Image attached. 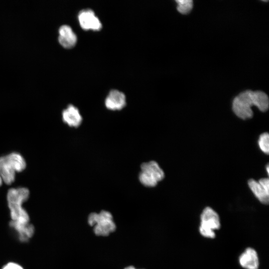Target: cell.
<instances>
[{
  "mask_svg": "<svg viewBox=\"0 0 269 269\" xmlns=\"http://www.w3.org/2000/svg\"><path fill=\"white\" fill-rule=\"evenodd\" d=\"M10 211L11 221L18 223H29L30 217L27 211L22 206V204L7 203Z\"/></svg>",
  "mask_w": 269,
  "mask_h": 269,
  "instance_id": "cell-14",
  "label": "cell"
},
{
  "mask_svg": "<svg viewBox=\"0 0 269 269\" xmlns=\"http://www.w3.org/2000/svg\"><path fill=\"white\" fill-rule=\"evenodd\" d=\"M139 180L146 187H154L164 177L163 170L155 161L151 160L141 164Z\"/></svg>",
  "mask_w": 269,
  "mask_h": 269,
  "instance_id": "cell-4",
  "label": "cell"
},
{
  "mask_svg": "<svg viewBox=\"0 0 269 269\" xmlns=\"http://www.w3.org/2000/svg\"><path fill=\"white\" fill-rule=\"evenodd\" d=\"M221 227V221L218 214L210 207H205L200 215L199 231L205 238L213 239L215 237V231Z\"/></svg>",
  "mask_w": 269,
  "mask_h": 269,
  "instance_id": "cell-3",
  "label": "cell"
},
{
  "mask_svg": "<svg viewBox=\"0 0 269 269\" xmlns=\"http://www.w3.org/2000/svg\"><path fill=\"white\" fill-rule=\"evenodd\" d=\"M258 144L262 151L268 154L269 152V135L268 133H264L260 135Z\"/></svg>",
  "mask_w": 269,
  "mask_h": 269,
  "instance_id": "cell-17",
  "label": "cell"
},
{
  "mask_svg": "<svg viewBox=\"0 0 269 269\" xmlns=\"http://www.w3.org/2000/svg\"><path fill=\"white\" fill-rule=\"evenodd\" d=\"M1 269H24V268L17 263L9 262L4 265Z\"/></svg>",
  "mask_w": 269,
  "mask_h": 269,
  "instance_id": "cell-18",
  "label": "cell"
},
{
  "mask_svg": "<svg viewBox=\"0 0 269 269\" xmlns=\"http://www.w3.org/2000/svg\"><path fill=\"white\" fill-rule=\"evenodd\" d=\"M87 222L92 227L94 234L98 236H108L117 229L113 215L106 210L91 213L88 216Z\"/></svg>",
  "mask_w": 269,
  "mask_h": 269,
  "instance_id": "cell-2",
  "label": "cell"
},
{
  "mask_svg": "<svg viewBox=\"0 0 269 269\" xmlns=\"http://www.w3.org/2000/svg\"><path fill=\"white\" fill-rule=\"evenodd\" d=\"M58 33V42L64 48H71L76 44L77 35L69 25L65 24L61 26Z\"/></svg>",
  "mask_w": 269,
  "mask_h": 269,
  "instance_id": "cell-9",
  "label": "cell"
},
{
  "mask_svg": "<svg viewBox=\"0 0 269 269\" xmlns=\"http://www.w3.org/2000/svg\"><path fill=\"white\" fill-rule=\"evenodd\" d=\"M266 169H267V172L268 173V174H269V164H268L266 166Z\"/></svg>",
  "mask_w": 269,
  "mask_h": 269,
  "instance_id": "cell-20",
  "label": "cell"
},
{
  "mask_svg": "<svg viewBox=\"0 0 269 269\" xmlns=\"http://www.w3.org/2000/svg\"><path fill=\"white\" fill-rule=\"evenodd\" d=\"M78 19L81 27L85 30L98 31L102 28L101 21L90 9L81 10L78 13Z\"/></svg>",
  "mask_w": 269,
  "mask_h": 269,
  "instance_id": "cell-6",
  "label": "cell"
},
{
  "mask_svg": "<svg viewBox=\"0 0 269 269\" xmlns=\"http://www.w3.org/2000/svg\"><path fill=\"white\" fill-rule=\"evenodd\" d=\"M62 115L63 122L70 127L77 128L82 123V118L79 110L72 105L64 110Z\"/></svg>",
  "mask_w": 269,
  "mask_h": 269,
  "instance_id": "cell-11",
  "label": "cell"
},
{
  "mask_svg": "<svg viewBox=\"0 0 269 269\" xmlns=\"http://www.w3.org/2000/svg\"><path fill=\"white\" fill-rule=\"evenodd\" d=\"M124 269H136L135 267L133 266H129L125 267Z\"/></svg>",
  "mask_w": 269,
  "mask_h": 269,
  "instance_id": "cell-19",
  "label": "cell"
},
{
  "mask_svg": "<svg viewBox=\"0 0 269 269\" xmlns=\"http://www.w3.org/2000/svg\"><path fill=\"white\" fill-rule=\"evenodd\" d=\"M29 191L25 187L10 188L7 193V203L22 204L29 198Z\"/></svg>",
  "mask_w": 269,
  "mask_h": 269,
  "instance_id": "cell-13",
  "label": "cell"
},
{
  "mask_svg": "<svg viewBox=\"0 0 269 269\" xmlns=\"http://www.w3.org/2000/svg\"><path fill=\"white\" fill-rule=\"evenodd\" d=\"M105 106L111 110H120L126 104L125 95L118 90H111L105 100Z\"/></svg>",
  "mask_w": 269,
  "mask_h": 269,
  "instance_id": "cell-10",
  "label": "cell"
},
{
  "mask_svg": "<svg viewBox=\"0 0 269 269\" xmlns=\"http://www.w3.org/2000/svg\"><path fill=\"white\" fill-rule=\"evenodd\" d=\"M240 266L245 269H258L259 259L257 251L252 248H247L239 257Z\"/></svg>",
  "mask_w": 269,
  "mask_h": 269,
  "instance_id": "cell-8",
  "label": "cell"
},
{
  "mask_svg": "<svg viewBox=\"0 0 269 269\" xmlns=\"http://www.w3.org/2000/svg\"><path fill=\"white\" fill-rule=\"evenodd\" d=\"M9 225L17 239L22 243L28 242L34 235V227L30 223H21L10 221Z\"/></svg>",
  "mask_w": 269,
  "mask_h": 269,
  "instance_id": "cell-7",
  "label": "cell"
},
{
  "mask_svg": "<svg viewBox=\"0 0 269 269\" xmlns=\"http://www.w3.org/2000/svg\"><path fill=\"white\" fill-rule=\"evenodd\" d=\"M178 3L177 9L182 14H187L190 11L193 7L192 0H176Z\"/></svg>",
  "mask_w": 269,
  "mask_h": 269,
  "instance_id": "cell-16",
  "label": "cell"
},
{
  "mask_svg": "<svg viewBox=\"0 0 269 269\" xmlns=\"http://www.w3.org/2000/svg\"><path fill=\"white\" fill-rule=\"evenodd\" d=\"M15 172H21L26 167V162L19 153L11 152L6 155Z\"/></svg>",
  "mask_w": 269,
  "mask_h": 269,
  "instance_id": "cell-15",
  "label": "cell"
},
{
  "mask_svg": "<svg viewBox=\"0 0 269 269\" xmlns=\"http://www.w3.org/2000/svg\"><path fill=\"white\" fill-rule=\"evenodd\" d=\"M2 179L1 177V176H0V186L1 185V184H2Z\"/></svg>",
  "mask_w": 269,
  "mask_h": 269,
  "instance_id": "cell-21",
  "label": "cell"
},
{
  "mask_svg": "<svg viewBox=\"0 0 269 269\" xmlns=\"http://www.w3.org/2000/svg\"><path fill=\"white\" fill-rule=\"evenodd\" d=\"M269 100L268 95L261 91L247 90L241 93L233 100L232 109L239 118L246 120L253 116L252 106H257L262 112L269 108Z\"/></svg>",
  "mask_w": 269,
  "mask_h": 269,
  "instance_id": "cell-1",
  "label": "cell"
},
{
  "mask_svg": "<svg viewBox=\"0 0 269 269\" xmlns=\"http://www.w3.org/2000/svg\"><path fill=\"white\" fill-rule=\"evenodd\" d=\"M0 176L6 184H11L15 180V171L6 155L0 157Z\"/></svg>",
  "mask_w": 269,
  "mask_h": 269,
  "instance_id": "cell-12",
  "label": "cell"
},
{
  "mask_svg": "<svg viewBox=\"0 0 269 269\" xmlns=\"http://www.w3.org/2000/svg\"><path fill=\"white\" fill-rule=\"evenodd\" d=\"M249 186L256 198L262 204L267 205L269 202V182L268 178H262L258 181L250 179Z\"/></svg>",
  "mask_w": 269,
  "mask_h": 269,
  "instance_id": "cell-5",
  "label": "cell"
}]
</instances>
